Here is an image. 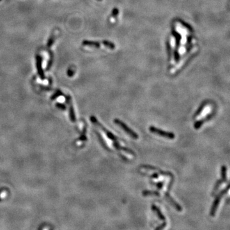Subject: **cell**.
I'll return each instance as SVG.
<instances>
[{"label": "cell", "mask_w": 230, "mask_h": 230, "mask_svg": "<svg viewBox=\"0 0 230 230\" xmlns=\"http://www.w3.org/2000/svg\"><path fill=\"white\" fill-rule=\"evenodd\" d=\"M114 123L119 126V127H120L122 129H123L127 134L129 135L134 139H137L139 138V135L136 132H135L133 130L131 129L129 126H127L124 122L121 121L120 120L116 118V119L114 120Z\"/></svg>", "instance_id": "6da1fadb"}, {"label": "cell", "mask_w": 230, "mask_h": 230, "mask_svg": "<svg viewBox=\"0 0 230 230\" xmlns=\"http://www.w3.org/2000/svg\"><path fill=\"white\" fill-rule=\"evenodd\" d=\"M149 131L154 134L158 135V136L163 137H165V138L169 139H174L175 137V134L173 133V132H167V131L156 128L154 126H150V128H149Z\"/></svg>", "instance_id": "7a4b0ae2"}, {"label": "cell", "mask_w": 230, "mask_h": 230, "mask_svg": "<svg viewBox=\"0 0 230 230\" xmlns=\"http://www.w3.org/2000/svg\"><path fill=\"white\" fill-rule=\"evenodd\" d=\"M91 120H92V122L95 123V124L97 125L98 126V127H99V128L100 129L102 130L104 132L105 134H106V136H107V137L110 139H111L112 141H119V140H120V141H123L122 139H120L119 137H118L117 136H116L115 135H114L113 134H112L111 132H110L109 130L106 129L105 128V127H104V126L102 125L101 123H100V122H98V120H97L95 118V117H91Z\"/></svg>", "instance_id": "3957f363"}, {"label": "cell", "mask_w": 230, "mask_h": 230, "mask_svg": "<svg viewBox=\"0 0 230 230\" xmlns=\"http://www.w3.org/2000/svg\"><path fill=\"white\" fill-rule=\"evenodd\" d=\"M141 168H144V169H149V170H151V171H156L159 173V174L160 175H163V176H170L171 178H174V176L173 175L170 173V172H168V171H162L161 169H160L159 168H155V167L154 166H151V165H141Z\"/></svg>", "instance_id": "277c9868"}, {"label": "cell", "mask_w": 230, "mask_h": 230, "mask_svg": "<svg viewBox=\"0 0 230 230\" xmlns=\"http://www.w3.org/2000/svg\"><path fill=\"white\" fill-rule=\"evenodd\" d=\"M213 115H214V112L209 114L207 115L205 118H203V119L197 121V122L195 123V124L194 125V128H195V129H199L200 128L202 125H203V124L205 123V122H207V121L210 120V119H212V117H213Z\"/></svg>", "instance_id": "5b68a950"}, {"label": "cell", "mask_w": 230, "mask_h": 230, "mask_svg": "<svg viewBox=\"0 0 230 230\" xmlns=\"http://www.w3.org/2000/svg\"><path fill=\"white\" fill-rule=\"evenodd\" d=\"M113 146H114V147L116 149H117V150H123V151L128 153V154H130V155H133V156H135V155H136V154H135V152L133 151V150H131V149H129V148H126V147L122 146L120 145L119 143L117 142V141H114Z\"/></svg>", "instance_id": "8992f818"}, {"label": "cell", "mask_w": 230, "mask_h": 230, "mask_svg": "<svg viewBox=\"0 0 230 230\" xmlns=\"http://www.w3.org/2000/svg\"><path fill=\"white\" fill-rule=\"evenodd\" d=\"M208 104H209V100H205L202 102L201 104L199 106V107H198V110L196 111L195 114H194V117H194V118H196V117H198V116H199V115L201 113V112L203 111V109H204L205 107V106H207V105H208Z\"/></svg>", "instance_id": "52a82bcc"}, {"label": "cell", "mask_w": 230, "mask_h": 230, "mask_svg": "<svg viewBox=\"0 0 230 230\" xmlns=\"http://www.w3.org/2000/svg\"><path fill=\"white\" fill-rule=\"evenodd\" d=\"M36 66H37L38 72L42 78L44 77V73H43L42 67V59L39 55L36 56Z\"/></svg>", "instance_id": "ba28073f"}, {"label": "cell", "mask_w": 230, "mask_h": 230, "mask_svg": "<svg viewBox=\"0 0 230 230\" xmlns=\"http://www.w3.org/2000/svg\"><path fill=\"white\" fill-rule=\"evenodd\" d=\"M221 179L223 182H227V168L226 165L221 167Z\"/></svg>", "instance_id": "9c48e42d"}, {"label": "cell", "mask_w": 230, "mask_h": 230, "mask_svg": "<svg viewBox=\"0 0 230 230\" xmlns=\"http://www.w3.org/2000/svg\"><path fill=\"white\" fill-rule=\"evenodd\" d=\"M83 44L84 45H88V46H91V47H95L99 48L100 47V44L97 42H92V41H87V40H84L83 41Z\"/></svg>", "instance_id": "30bf717a"}, {"label": "cell", "mask_w": 230, "mask_h": 230, "mask_svg": "<svg viewBox=\"0 0 230 230\" xmlns=\"http://www.w3.org/2000/svg\"><path fill=\"white\" fill-rule=\"evenodd\" d=\"M172 33L173 34L174 36H175V39H176V45L177 47L180 45V40H181V36H180V34H178V33H177L176 31H175V30H173L172 31Z\"/></svg>", "instance_id": "8fae6325"}, {"label": "cell", "mask_w": 230, "mask_h": 230, "mask_svg": "<svg viewBox=\"0 0 230 230\" xmlns=\"http://www.w3.org/2000/svg\"><path fill=\"white\" fill-rule=\"evenodd\" d=\"M102 43H103V44L105 45V46H106L107 47L109 48V49H114L115 48V45L113 44V43L107 41V40H104V41L102 42Z\"/></svg>", "instance_id": "7c38bea8"}, {"label": "cell", "mask_w": 230, "mask_h": 230, "mask_svg": "<svg viewBox=\"0 0 230 230\" xmlns=\"http://www.w3.org/2000/svg\"><path fill=\"white\" fill-rule=\"evenodd\" d=\"M222 182H223V181H222V180H219L218 181H217V182H216L215 185V187H214V191L215 192L216 190H217V189H219V187L221 186V184H222Z\"/></svg>", "instance_id": "4fadbf2b"}, {"label": "cell", "mask_w": 230, "mask_h": 230, "mask_svg": "<svg viewBox=\"0 0 230 230\" xmlns=\"http://www.w3.org/2000/svg\"><path fill=\"white\" fill-rule=\"evenodd\" d=\"M174 55H175V61H176V62H177V61H178L179 60H180V54H179V53H178V52L176 51V50H175V53H174Z\"/></svg>", "instance_id": "5bb4252c"}, {"label": "cell", "mask_w": 230, "mask_h": 230, "mask_svg": "<svg viewBox=\"0 0 230 230\" xmlns=\"http://www.w3.org/2000/svg\"><path fill=\"white\" fill-rule=\"evenodd\" d=\"M118 12H119V10H118V8H114L113 10H112V17H116L117 15L118 14Z\"/></svg>", "instance_id": "9a60e30c"}, {"label": "cell", "mask_w": 230, "mask_h": 230, "mask_svg": "<svg viewBox=\"0 0 230 230\" xmlns=\"http://www.w3.org/2000/svg\"><path fill=\"white\" fill-rule=\"evenodd\" d=\"M162 182H159V183H157V184H156V185L158 187H159V188H161L162 187Z\"/></svg>", "instance_id": "2e32d148"}, {"label": "cell", "mask_w": 230, "mask_h": 230, "mask_svg": "<svg viewBox=\"0 0 230 230\" xmlns=\"http://www.w3.org/2000/svg\"><path fill=\"white\" fill-rule=\"evenodd\" d=\"M98 1H102V0H98Z\"/></svg>", "instance_id": "e0dca14e"}]
</instances>
